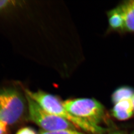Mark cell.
Returning a JSON list of instances; mask_svg holds the SVG:
<instances>
[{
	"label": "cell",
	"mask_w": 134,
	"mask_h": 134,
	"mask_svg": "<svg viewBox=\"0 0 134 134\" xmlns=\"http://www.w3.org/2000/svg\"><path fill=\"white\" fill-rule=\"evenodd\" d=\"M25 92L44 110L68 121L80 131L90 134H104L106 132L105 128L92 125L72 114L57 96L42 91L34 92L25 89Z\"/></svg>",
	"instance_id": "1"
},
{
	"label": "cell",
	"mask_w": 134,
	"mask_h": 134,
	"mask_svg": "<svg viewBox=\"0 0 134 134\" xmlns=\"http://www.w3.org/2000/svg\"><path fill=\"white\" fill-rule=\"evenodd\" d=\"M64 107L72 114L96 126L108 120L105 108L93 98H77L63 102Z\"/></svg>",
	"instance_id": "2"
},
{
	"label": "cell",
	"mask_w": 134,
	"mask_h": 134,
	"mask_svg": "<svg viewBox=\"0 0 134 134\" xmlns=\"http://www.w3.org/2000/svg\"><path fill=\"white\" fill-rule=\"evenodd\" d=\"M26 114L28 107L26 97L14 88L0 90V120L8 125L15 124Z\"/></svg>",
	"instance_id": "3"
},
{
	"label": "cell",
	"mask_w": 134,
	"mask_h": 134,
	"mask_svg": "<svg viewBox=\"0 0 134 134\" xmlns=\"http://www.w3.org/2000/svg\"><path fill=\"white\" fill-rule=\"evenodd\" d=\"M25 96L27 103L29 119L41 129L49 132L63 130L77 129L68 121L44 110L27 95L25 94Z\"/></svg>",
	"instance_id": "4"
},
{
	"label": "cell",
	"mask_w": 134,
	"mask_h": 134,
	"mask_svg": "<svg viewBox=\"0 0 134 134\" xmlns=\"http://www.w3.org/2000/svg\"><path fill=\"white\" fill-rule=\"evenodd\" d=\"M117 7L124 19L123 30L134 32V0L125 1Z\"/></svg>",
	"instance_id": "5"
},
{
	"label": "cell",
	"mask_w": 134,
	"mask_h": 134,
	"mask_svg": "<svg viewBox=\"0 0 134 134\" xmlns=\"http://www.w3.org/2000/svg\"><path fill=\"white\" fill-rule=\"evenodd\" d=\"M134 111L133 105L130 99L121 101L114 104L112 112L116 119L122 121L130 118Z\"/></svg>",
	"instance_id": "6"
},
{
	"label": "cell",
	"mask_w": 134,
	"mask_h": 134,
	"mask_svg": "<svg viewBox=\"0 0 134 134\" xmlns=\"http://www.w3.org/2000/svg\"><path fill=\"white\" fill-rule=\"evenodd\" d=\"M108 18L111 29L115 30H123L124 19L118 7L111 10L108 13Z\"/></svg>",
	"instance_id": "7"
},
{
	"label": "cell",
	"mask_w": 134,
	"mask_h": 134,
	"mask_svg": "<svg viewBox=\"0 0 134 134\" xmlns=\"http://www.w3.org/2000/svg\"><path fill=\"white\" fill-rule=\"evenodd\" d=\"M134 95V90L129 86H121L117 88L111 96V100L115 104L124 100L130 99Z\"/></svg>",
	"instance_id": "8"
},
{
	"label": "cell",
	"mask_w": 134,
	"mask_h": 134,
	"mask_svg": "<svg viewBox=\"0 0 134 134\" xmlns=\"http://www.w3.org/2000/svg\"><path fill=\"white\" fill-rule=\"evenodd\" d=\"M51 133L52 134H86L77 129L63 130Z\"/></svg>",
	"instance_id": "9"
},
{
	"label": "cell",
	"mask_w": 134,
	"mask_h": 134,
	"mask_svg": "<svg viewBox=\"0 0 134 134\" xmlns=\"http://www.w3.org/2000/svg\"><path fill=\"white\" fill-rule=\"evenodd\" d=\"M14 4V1L9 0H0V12L9 8Z\"/></svg>",
	"instance_id": "10"
},
{
	"label": "cell",
	"mask_w": 134,
	"mask_h": 134,
	"mask_svg": "<svg viewBox=\"0 0 134 134\" xmlns=\"http://www.w3.org/2000/svg\"><path fill=\"white\" fill-rule=\"evenodd\" d=\"M16 134H37L34 130L30 127H25L19 130Z\"/></svg>",
	"instance_id": "11"
},
{
	"label": "cell",
	"mask_w": 134,
	"mask_h": 134,
	"mask_svg": "<svg viewBox=\"0 0 134 134\" xmlns=\"http://www.w3.org/2000/svg\"><path fill=\"white\" fill-rule=\"evenodd\" d=\"M8 125L0 120V134H8Z\"/></svg>",
	"instance_id": "12"
},
{
	"label": "cell",
	"mask_w": 134,
	"mask_h": 134,
	"mask_svg": "<svg viewBox=\"0 0 134 134\" xmlns=\"http://www.w3.org/2000/svg\"><path fill=\"white\" fill-rule=\"evenodd\" d=\"M38 134H52V133L51 132L41 129L40 130V132H39Z\"/></svg>",
	"instance_id": "13"
},
{
	"label": "cell",
	"mask_w": 134,
	"mask_h": 134,
	"mask_svg": "<svg viewBox=\"0 0 134 134\" xmlns=\"http://www.w3.org/2000/svg\"><path fill=\"white\" fill-rule=\"evenodd\" d=\"M107 134H125L123 132H121V131H112V132H109V133H108Z\"/></svg>",
	"instance_id": "14"
},
{
	"label": "cell",
	"mask_w": 134,
	"mask_h": 134,
	"mask_svg": "<svg viewBox=\"0 0 134 134\" xmlns=\"http://www.w3.org/2000/svg\"><path fill=\"white\" fill-rule=\"evenodd\" d=\"M131 100H132V103H133V105L134 109V95L132 97Z\"/></svg>",
	"instance_id": "15"
},
{
	"label": "cell",
	"mask_w": 134,
	"mask_h": 134,
	"mask_svg": "<svg viewBox=\"0 0 134 134\" xmlns=\"http://www.w3.org/2000/svg\"><path fill=\"white\" fill-rule=\"evenodd\" d=\"M134 134V133H133V134Z\"/></svg>",
	"instance_id": "16"
}]
</instances>
